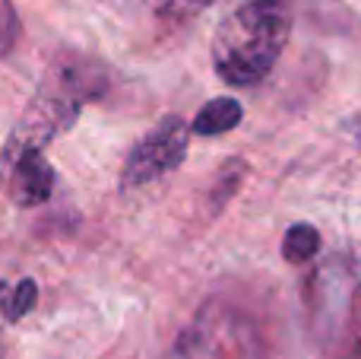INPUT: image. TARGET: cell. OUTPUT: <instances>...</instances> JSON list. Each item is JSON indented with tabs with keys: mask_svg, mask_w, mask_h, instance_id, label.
I'll list each match as a JSON object with an SVG mask.
<instances>
[{
	"mask_svg": "<svg viewBox=\"0 0 361 359\" xmlns=\"http://www.w3.org/2000/svg\"><path fill=\"white\" fill-rule=\"evenodd\" d=\"M212 0H178L175 6H187V10H200V6H209Z\"/></svg>",
	"mask_w": 361,
	"mask_h": 359,
	"instance_id": "obj_11",
	"label": "cell"
},
{
	"mask_svg": "<svg viewBox=\"0 0 361 359\" xmlns=\"http://www.w3.org/2000/svg\"><path fill=\"white\" fill-rule=\"evenodd\" d=\"M54 188V169L42 153H29V156L10 163V194L19 207H35L51 197Z\"/></svg>",
	"mask_w": 361,
	"mask_h": 359,
	"instance_id": "obj_5",
	"label": "cell"
},
{
	"mask_svg": "<svg viewBox=\"0 0 361 359\" xmlns=\"http://www.w3.org/2000/svg\"><path fill=\"white\" fill-rule=\"evenodd\" d=\"M190 124L178 114L162 118L137 146L130 150L124 169H121V188L130 191L140 184H149L162 178L165 172L178 169L187 156V143H190Z\"/></svg>",
	"mask_w": 361,
	"mask_h": 359,
	"instance_id": "obj_4",
	"label": "cell"
},
{
	"mask_svg": "<svg viewBox=\"0 0 361 359\" xmlns=\"http://www.w3.org/2000/svg\"><path fill=\"white\" fill-rule=\"evenodd\" d=\"M244 118V108L238 99H228V95H219V99H209L203 108L197 112V118L190 121V131L197 137H216V134H225L231 127H238Z\"/></svg>",
	"mask_w": 361,
	"mask_h": 359,
	"instance_id": "obj_6",
	"label": "cell"
},
{
	"mask_svg": "<svg viewBox=\"0 0 361 359\" xmlns=\"http://www.w3.org/2000/svg\"><path fill=\"white\" fill-rule=\"evenodd\" d=\"M38 302V286L35 280H19L13 286H0V312L6 322H19L25 318Z\"/></svg>",
	"mask_w": 361,
	"mask_h": 359,
	"instance_id": "obj_8",
	"label": "cell"
},
{
	"mask_svg": "<svg viewBox=\"0 0 361 359\" xmlns=\"http://www.w3.org/2000/svg\"><path fill=\"white\" fill-rule=\"evenodd\" d=\"M162 359H267L250 318L231 305H203Z\"/></svg>",
	"mask_w": 361,
	"mask_h": 359,
	"instance_id": "obj_3",
	"label": "cell"
},
{
	"mask_svg": "<svg viewBox=\"0 0 361 359\" xmlns=\"http://www.w3.org/2000/svg\"><path fill=\"white\" fill-rule=\"evenodd\" d=\"M19 38V16L13 0H0V57H6L13 51Z\"/></svg>",
	"mask_w": 361,
	"mask_h": 359,
	"instance_id": "obj_9",
	"label": "cell"
},
{
	"mask_svg": "<svg viewBox=\"0 0 361 359\" xmlns=\"http://www.w3.org/2000/svg\"><path fill=\"white\" fill-rule=\"evenodd\" d=\"M320 252V233L311 223H295L288 226L286 239H282V254L288 264H305Z\"/></svg>",
	"mask_w": 361,
	"mask_h": 359,
	"instance_id": "obj_7",
	"label": "cell"
},
{
	"mask_svg": "<svg viewBox=\"0 0 361 359\" xmlns=\"http://www.w3.org/2000/svg\"><path fill=\"white\" fill-rule=\"evenodd\" d=\"M345 131H349V137L355 140V146L361 150V112H358V114H352V118L345 121Z\"/></svg>",
	"mask_w": 361,
	"mask_h": 359,
	"instance_id": "obj_10",
	"label": "cell"
},
{
	"mask_svg": "<svg viewBox=\"0 0 361 359\" xmlns=\"http://www.w3.org/2000/svg\"><path fill=\"white\" fill-rule=\"evenodd\" d=\"M102 93H105V73L99 70V64H82L76 57L61 64V70L51 73L48 83H42L38 95L16 121L4 146V163L10 165L29 153H42L51 140L73 124L80 108Z\"/></svg>",
	"mask_w": 361,
	"mask_h": 359,
	"instance_id": "obj_2",
	"label": "cell"
},
{
	"mask_svg": "<svg viewBox=\"0 0 361 359\" xmlns=\"http://www.w3.org/2000/svg\"><path fill=\"white\" fill-rule=\"evenodd\" d=\"M292 32L286 0H247L219 23L212 67L228 86H254L276 67Z\"/></svg>",
	"mask_w": 361,
	"mask_h": 359,
	"instance_id": "obj_1",
	"label": "cell"
}]
</instances>
